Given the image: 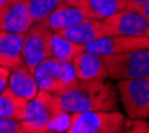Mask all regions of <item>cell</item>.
<instances>
[{
    "label": "cell",
    "instance_id": "1",
    "mask_svg": "<svg viewBox=\"0 0 149 133\" xmlns=\"http://www.w3.org/2000/svg\"><path fill=\"white\" fill-rule=\"evenodd\" d=\"M60 108L68 113L89 111H115L117 89L104 80H79L72 87L55 93Z\"/></svg>",
    "mask_w": 149,
    "mask_h": 133
},
{
    "label": "cell",
    "instance_id": "2",
    "mask_svg": "<svg viewBox=\"0 0 149 133\" xmlns=\"http://www.w3.org/2000/svg\"><path fill=\"white\" fill-rule=\"evenodd\" d=\"M71 113L64 112L59 105L55 93L39 89L37 95L29 100L23 121L25 133L67 132Z\"/></svg>",
    "mask_w": 149,
    "mask_h": 133
},
{
    "label": "cell",
    "instance_id": "3",
    "mask_svg": "<svg viewBox=\"0 0 149 133\" xmlns=\"http://www.w3.org/2000/svg\"><path fill=\"white\" fill-rule=\"evenodd\" d=\"M125 117L121 112L89 111L71 113L67 133H118L124 132Z\"/></svg>",
    "mask_w": 149,
    "mask_h": 133
},
{
    "label": "cell",
    "instance_id": "4",
    "mask_svg": "<svg viewBox=\"0 0 149 133\" xmlns=\"http://www.w3.org/2000/svg\"><path fill=\"white\" fill-rule=\"evenodd\" d=\"M107 75L112 80H129L149 76V49L102 56Z\"/></svg>",
    "mask_w": 149,
    "mask_h": 133
},
{
    "label": "cell",
    "instance_id": "5",
    "mask_svg": "<svg viewBox=\"0 0 149 133\" xmlns=\"http://www.w3.org/2000/svg\"><path fill=\"white\" fill-rule=\"evenodd\" d=\"M117 93L130 120L149 117V76L120 80Z\"/></svg>",
    "mask_w": 149,
    "mask_h": 133
},
{
    "label": "cell",
    "instance_id": "6",
    "mask_svg": "<svg viewBox=\"0 0 149 133\" xmlns=\"http://www.w3.org/2000/svg\"><path fill=\"white\" fill-rule=\"evenodd\" d=\"M52 32L47 29L41 23L33 24L24 37L22 51L23 64L31 72L36 68V65L44 59L49 57V37Z\"/></svg>",
    "mask_w": 149,
    "mask_h": 133
},
{
    "label": "cell",
    "instance_id": "7",
    "mask_svg": "<svg viewBox=\"0 0 149 133\" xmlns=\"http://www.w3.org/2000/svg\"><path fill=\"white\" fill-rule=\"evenodd\" d=\"M84 49L99 56H107L149 49V41L144 36H107L85 44Z\"/></svg>",
    "mask_w": 149,
    "mask_h": 133
},
{
    "label": "cell",
    "instance_id": "8",
    "mask_svg": "<svg viewBox=\"0 0 149 133\" xmlns=\"http://www.w3.org/2000/svg\"><path fill=\"white\" fill-rule=\"evenodd\" d=\"M32 25L28 0H3L0 3V31L25 33Z\"/></svg>",
    "mask_w": 149,
    "mask_h": 133
},
{
    "label": "cell",
    "instance_id": "9",
    "mask_svg": "<svg viewBox=\"0 0 149 133\" xmlns=\"http://www.w3.org/2000/svg\"><path fill=\"white\" fill-rule=\"evenodd\" d=\"M111 36H144L149 28V22L137 11L120 9L104 19Z\"/></svg>",
    "mask_w": 149,
    "mask_h": 133
},
{
    "label": "cell",
    "instance_id": "10",
    "mask_svg": "<svg viewBox=\"0 0 149 133\" xmlns=\"http://www.w3.org/2000/svg\"><path fill=\"white\" fill-rule=\"evenodd\" d=\"M57 33L67 37L68 40L73 41V43L81 44V45H85V44L101 39V37L111 36L105 22L99 20V19H85L79 24L61 29Z\"/></svg>",
    "mask_w": 149,
    "mask_h": 133
},
{
    "label": "cell",
    "instance_id": "11",
    "mask_svg": "<svg viewBox=\"0 0 149 133\" xmlns=\"http://www.w3.org/2000/svg\"><path fill=\"white\" fill-rule=\"evenodd\" d=\"M79 80H105L107 67L102 56L83 49L72 60Z\"/></svg>",
    "mask_w": 149,
    "mask_h": 133
},
{
    "label": "cell",
    "instance_id": "12",
    "mask_svg": "<svg viewBox=\"0 0 149 133\" xmlns=\"http://www.w3.org/2000/svg\"><path fill=\"white\" fill-rule=\"evenodd\" d=\"M85 19H89L85 16V13L80 8L71 6L68 3H64L57 9H55L47 19H44L41 24L49 29L51 32H59L61 29L69 28L74 24H79Z\"/></svg>",
    "mask_w": 149,
    "mask_h": 133
},
{
    "label": "cell",
    "instance_id": "13",
    "mask_svg": "<svg viewBox=\"0 0 149 133\" xmlns=\"http://www.w3.org/2000/svg\"><path fill=\"white\" fill-rule=\"evenodd\" d=\"M7 87L13 93H16L17 96L25 99L27 101L32 100L39 92V87H37L36 80L33 77V73L24 64L9 71Z\"/></svg>",
    "mask_w": 149,
    "mask_h": 133
},
{
    "label": "cell",
    "instance_id": "14",
    "mask_svg": "<svg viewBox=\"0 0 149 133\" xmlns=\"http://www.w3.org/2000/svg\"><path fill=\"white\" fill-rule=\"evenodd\" d=\"M65 3L80 8L89 19H104L123 9L121 0H65Z\"/></svg>",
    "mask_w": 149,
    "mask_h": 133
},
{
    "label": "cell",
    "instance_id": "15",
    "mask_svg": "<svg viewBox=\"0 0 149 133\" xmlns=\"http://www.w3.org/2000/svg\"><path fill=\"white\" fill-rule=\"evenodd\" d=\"M33 77L36 80V84L39 89L47 91L51 93H59L60 84L57 80V73H56V60L52 57H47L41 63L36 65L33 69Z\"/></svg>",
    "mask_w": 149,
    "mask_h": 133
},
{
    "label": "cell",
    "instance_id": "16",
    "mask_svg": "<svg viewBox=\"0 0 149 133\" xmlns=\"http://www.w3.org/2000/svg\"><path fill=\"white\" fill-rule=\"evenodd\" d=\"M84 49V45L68 40L67 37L52 32L49 37V57L61 61H72L73 57L80 51Z\"/></svg>",
    "mask_w": 149,
    "mask_h": 133
},
{
    "label": "cell",
    "instance_id": "17",
    "mask_svg": "<svg viewBox=\"0 0 149 133\" xmlns=\"http://www.w3.org/2000/svg\"><path fill=\"white\" fill-rule=\"evenodd\" d=\"M28 101L13 93L8 87L0 93V117L24 120Z\"/></svg>",
    "mask_w": 149,
    "mask_h": 133
},
{
    "label": "cell",
    "instance_id": "18",
    "mask_svg": "<svg viewBox=\"0 0 149 133\" xmlns=\"http://www.w3.org/2000/svg\"><path fill=\"white\" fill-rule=\"evenodd\" d=\"M25 33L0 31V53L7 57L22 60V51Z\"/></svg>",
    "mask_w": 149,
    "mask_h": 133
},
{
    "label": "cell",
    "instance_id": "19",
    "mask_svg": "<svg viewBox=\"0 0 149 133\" xmlns=\"http://www.w3.org/2000/svg\"><path fill=\"white\" fill-rule=\"evenodd\" d=\"M64 3L65 0H28V9L33 24L41 23Z\"/></svg>",
    "mask_w": 149,
    "mask_h": 133
},
{
    "label": "cell",
    "instance_id": "20",
    "mask_svg": "<svg viewBox=\"0 0 149 133\" xmlns=\"http://www.w3.org/2000/svg\"><path fill=\"white\" fill-rule=\"evenodd\" d=\"M0 133H25L23 121L0 117Z\"/></svg>",
    "mask_w": 149,
    "mask_h": 133
},
{
    "label": "cell",
    "instance_id": "21",
    "mask_svg": "<svg viewBox=\"0 0 149 133\" xmlns=\"http://www.w3.org/2000/svg\"><path fill=\"white\" fill-rule=\"evenodd\" d=\"M23 64V60L20 59H11V57H7L3 53H0V67H4V68H8L9 71L19 65Z\"/></svg>",
    "mask_w": 149,
    "mask_h": 133
},
{
    "label": "cell",
    "instance_id": "22",
    "mask_svg": "<svg viewBox=\"0 0 149 133\" xmlns=\"http://www.w3.org/2000/svg\"><path fill=\"white\" fill-rule=\"evenodd\" d=\"M123 1V7L125 9H132V11H137L141 6L148 3L149 0H121Z\"/></svg>",
    "mask_w": 149,
    "mask_h": 133
},
{
    "label": "cell",
    "instance_id": "23",
    "mask_svg": "<svg viewBox=\"0 0 149 133\" xmlns=\"http://www.w3.org/2000/svg\"><path fill=\"white\" fill-rule=\"evenodd\" d=\"M8 76H9V69L0 67V93L3 92L8 85Z\"/></svg>",
    "mask_w": 149,
    "mask_h": 133
},
{
    "label": "cell",
    "instance_id": "24",
    "mask_svg": "<svg viewBox=\"0 0 149 133\" xmlns=\"http://www.w3.org/2000/svg\"><path fill=\"white\" fill-rule=\"evenodd\" d=\"M137 12H140L149 22V1H148V3H145L144 6L140 7V8L137 9Z\"/></svg>",
    "mask_w": 149,
    "mask_h": 133
},
{
    "label": "cell",
    "instance_id": "25",
    "mask_svg": "<svg viewBox=\"0 0 149 133\" xmlns=\"http://www.w3.org/2000/svg\"><path fill=\"white\" fill-rule=\"evenodd\" d=\"M144 37H146V40L149 41V28H148V29H146V32H145V33H144Z\"/></svg>",
    "mask_w": 149,
    "mask_h": 133
}]
</instances>
